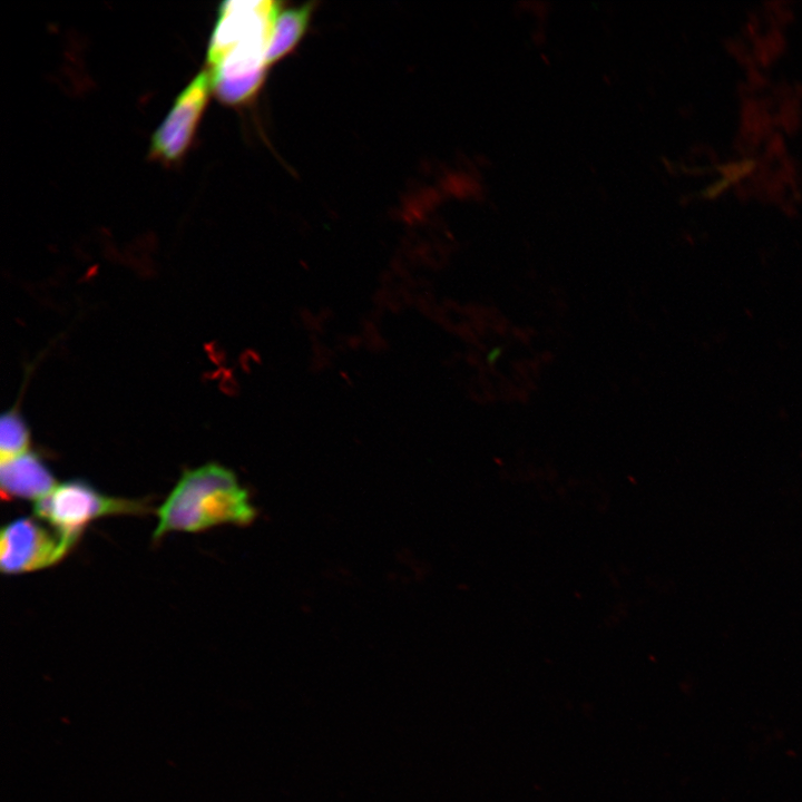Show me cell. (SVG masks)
Wrapping results in <instances>:
<instances>
[{
    "mask_svg": "<svg viewBox=\"0 0 802 802\" xmlns=\"http://www.w3.org/2000/svg\"><path fill=\"white\" fill-rule=\"evenodd\" d=\"M256 516L235 473L218 463L185 471L158 508L153 537L195 532L223 524L248 525Z\"/></svg>",
    "mask_w": 802,
    "mask_h": 802,
    "instance_id": "obj_1",
    "label": "cell"
},
{
    "mask_svg": "<svg viewBox=\"0 0 802 802\" xmlns=\"http://www.w3.org/2000/svg\"><path fill=\"white\" fill-rule=\"evenodd\" d=\"M148 506L140 500L109 497L82 480L57 485L35 503V516L56 530L79 538L89 522L114 515H141Z\"/></svg>",
    "mask_w": 802,
    "mask_h": 802,
    "instance_id": "obj_2",
    "label": "cell"
},
{
    "mask_svg": "<svg viewBox=\"0 0 802 802\" xmlns=\"http://www.w3.org/2000/svg\"><path fill=\"white\" fill-rule=\"evenodd\" d=\"M36 517H21L3 526L0 535V568L21 574L55 565L65 558L79 538L46 526Z\"/></svg>",
    "mask_w": 802,
    "mask_h": 802,
    "instance_id": "obj_3",
    "label": "cell"
},
{
    "mask_svg": "<svg viewBox=\"0 0 802 802\" xmlns=\"http://www.w3.org/2000/svg\"><path fill=\"white\" fill-rule=\"evenodd\" d=\"M211 77L199 74L177 97L168 116L151 139V154L163 160H176L192 141L208 97Z\"/></svg>",
    "mask_w": 802,
    "mask_h": 802,
    "instance_id": "obj_4",
    "label": "cell"
},
{
    "mask_svg": "<svg viewBox=\"0 0 802 802\" xmlns=\"http://www.w3.org/2000/svg\"><path fill=\"white\" fill-rule=\"evenodd\" d=\"M1 493L6 498L39 500L57 485L51 471L40 457L25 452L18 457L1 461Z\"/></svg>",
    "mask_w": 802,
    "mask_h": 802,
    "instance_id": "obj_5",
    "label": "cell"
},
{
    "mask_svg": "<svg viewBox=\"0 0 802 802\" xmlns=\"http://www.w3.org/2000/svg\"><path fill=\"white\" fill-rule=\"evenodd\" d=\"M313 3L280 11L275 19L273 33L266 51V66L286 56L302 39L306 31Z\"/></svg>",
    "mask_w": 802,
    "mask_h": 802,
    "instance_id": "obj_6",
    "label": "cell"
},
{
    "mask_svg": "<svg viewBox=\"0 0 802 802\" xmlns=\"http://www.w3.org/2000/svg\"><path fill=\"white\" fill-rule=\"evenodd\" d=\"M29 444V431L25 421L16 412H7L0 423L1 461L12 459L25 452Z\"/></svg>",
    "mask_w": 802,
    "mask_h": 802,
    "instance_id": "obj_7",
    "label": "cell"
}]
</instances>
